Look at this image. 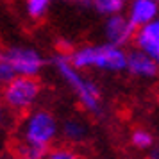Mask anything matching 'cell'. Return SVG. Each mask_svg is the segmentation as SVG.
<instances>
[{
	"label": "cell",
	"instance_id": "6da1fadb",
	"mask_svg": "<svg viewBox=\"0 0 159 159\" xmlns=\"http://www.w3.org/2000/svg\"><path fill=\"white\" fill-rule=\"evenodd\" d=\"M61 134L56 115L48 109H30L18 122L13 136V156L22 159H45Z\"/></svg>",
	"mask_w": 159,
	"mask_h": 159
},
{
	"label": "cell",
	"instance_id": "7a4b0ae2",
	"mask_svg": "<svg viewBox=\"0 0 159 159\" xmlns=\"http://www.w3.org/2000/svg\"><path fill=\"white\" fill-rule=\"evenodd\" d=\"M54 66H56L57 73L61 75V79L66 82V86L77 97L82 109L95 116L102 115V93L98 86L91 79L84 77L79 68H75L72 65L68 54H65V52L57 54L54 57Z\"/></svg>",
	"mask_w": 159,
	"mask_h": 159
},
{
	"label": "cell",
	"instance_id": "3957f363",
	"mask_svg": "<svg viewBox=\"0 0 159 159\" xmlns=\"http://www.w3.org/2000/svg\"><path fill=\"white\" fill-rule=\"evenodd\" d=\"M68 57L72 65L79 70H106V72H123L127 68V52L123 47L113 43H102V45H86L80 48H73Z\"/></svg>",
	"mask_w": 159,
	"mask_h": 159
},
{
	"label": "cell",
	"instance_id": "277c9868",
	"mask_svg": "<svg viewBox=\"0 0 159 159\" xmlns=\"http://www.w3.org/2000/svg\"><path fill=\"white\" fill-rule=\"evenodd\" d=\"M41 95V82L38 77L16 75L2 88V102L13 113H27L36 106Z\"/></svg>",
	"mask_w": 159,
	"mask_h": 159
},
{
	"label": "cell",
	"instance_id": "5b68a950",
	"mask_svg": "<svg viewBox=\"0 0 159 159\" xmlns=\"http://www.w3.org/2000/svg\"><path fill=\"white\" fill-rule=\"evenodd\" d=\"M2 56L11 63L16 75H25V77H38L47 65L41 52L32 47H22V45L9 47L2 52Z\"/></svg>",
	"mask_w": 159,
	"mask_h": 159
},
{
	"label": "cell",
	"instance_id": "8992f818",
	"mask_svg": "<svg viewBox=\"0 0 159 159\" xmlns=\"http://www.w3.org/2000/svg\"><path fill=\"white\" fill-rule=\"evenodd\" d=\"M134 34H136V27L130 23V20L127 16L116 13V15H111L106 18L104 36H106L107 43L125 47V45H129L134 39Z\"/></svg>",
	"mask_w": 159,
	"mask_h": 159
},
{
	"label": "cell",
	"instance_id": "52a82bcc",
	"mask_svg": "<svg viewBox=\"0 0 159 159\" xmlns=\"http://www.w3.org/2000/svg\"><path fill=\"white\" fill-rule=\"evenodd\" d=\"M130 75L139 77V79H156L159 75V63L152 59L143 50H130L127 52V68Z\"/></svg>",
	"mask_w": 159,
	"mask_h": 159
},
{
	"label": "cell",
	"instance_id": "ba28073f",
	"mask_svg": "<svg viewBox=\"0 0 159 159\" xmlns=\"http://www.w3.org/2000/svg\"><path fill=\"white\" fill-rule=\"evenodd\" d=\"M134 43H136V48L143 50L159 63V18L136 29Z\"/></svg>",
	"mask_w": 159,
	"mask_h": 159
},
{
	"label": "cell",
	"instance_id": "9c48e42d",
	"mask_svg": "<svg viewBox=\"0 0 159 159\" xmlns=\"http://www.w3.org/2000/svg\"><path fill=\"white\" fill-rule=\"evenodd\" d=\"M159 15V0H130L127 18L130 23L139 29L152 20H156Z\"/></svg>",
	"mask_w": 159,
	"mask_h": 159
},
{
	"label": "cell",
	"instance_id": "30bf717a",
	"mask_svg": "<svg viewBox=\"0 0 159 159\" xmlns=\"http://www.w3.org/2000/svg\"><path fill=\"white\" fill-rule=\"evenodd\" d=\"M61 136L68 143H82L88 138V125L79 118H68L61 123Z\"/></svg>",
	"mask_w": 159,
	"mask_h": 159
},
{
	"label": "cell",
	"instance_id": "8fae6325",
	"mask_svg": "<svg viewBox=\"0 0 159 159\" xmlns=\"http://www.w3.org/2000/svg\"><path fill=\"white\" fill-rule=\"evenodd\" d=\"M54 0H25V11L29 18L32 20H41L50 11Z\"/></svg>",
	"mask_w": 159,
	"mask_h": 159
},
{
	"label": "cell",
	"instance_id": "7c38bea8",
	"mask_svg": "<svg viewBox=\"0 0 159 159\" xmlns=\"http://www.w3.org/2000/svg\"><path fill=\"white\" fill-rule=\"evenodd\" d=\"M123 6L125 4H123L122 0H91V7L98 15H104V16H111V15H116V13H122Z\"/></svg>",
	"mask_w": 159,
	"mask_h": 159
},
{
	"label": "cell",
	"instance_id": "4fadbf2b",
	"mask_svg": "<svg viewBox=\"0 0 159 159\" xmlns=\"http://www.w3.org/2000/svg\"><path fill=\"white\" fill-rule=\"evenodd\" d=\"M130 141H132V145H134L136 148L147 150V148H152V145H154V136L145 129H136L132 132V136H130Z\"/></svg>",
	"mask_w": 159,
	"mask_h": 159
},
{
	"label": "cell",
	"instance_id": "5bb4252c",
	"mask_svg": "<svg viewBox=\"0 0 159 159\" xmlns=\"http://www.w3.org/2000/svg\"><path fill=\"white\" fill-rule=\"evenodd\" d=\"M45 159H84L77 150L70 147H52Z\"/></svg>",
	"mask_w": 159,
	"mask_h": 159
},
{
	"label": "cell",
	"instance_id": "9a60e30c",
	"mask_svg": "<svg viewBox=\"0 0 159 159\" xmlns=\"http://www.w3.org/2000/svg\"><path fill=\"white\" fill-rule=\"evenodd\" d=\"M15 77H16V73H15V70H13L11 63H9L7 59L2 56V52H0V88H4L6 84H9Z\"/></svg>",
	"mask_w": 159,
	"mask_h": 159
},
{
	"label": "cell",
	"instance_id": "2e32d148",
	"mask_svg": "<svg viewBox=\"0 0 159 159\" xmlns=\"http://www.w3.org/2000/svg\"><path fill=\"white\" fill-rule=\"evenodd\" d=\"M9 122V109L6 107L4 102H0V130L4 129Z\"/></svg>",
	"mask_w": 159,
	"mask_h": 159
},
{
	"label": "cell",
	"instance_id": "e0dca14e",
	"mask_svg": "<svg viewBox=\"0 0 159 159\" xmlns=\"http://www.w3.org/2000/svg\"><path fill=\"white\" fill-rule=\"evenodd\" d=\"M77 6H82V7H91V0H72Z\"/></svg>",
	"mask_w": 159,
	"mask_h": 159
},
{
	"label": "cell",
	"instance_id": "ac0fdd59",
	"mask_svg": "<svg viewBox=\"0 0 159 159\" xmlns=\"http://www.w3.org/2000/svg\"><path fill=\"white\" fill-rule=\"evenodd\" d=\"M148 159H159V148H154V150H150V154H148Z\"/></svg>",
	"mask_w": 159,
	"mask_h": 159
},
{
	"label": "cell",
	"instance_id": "d6986e66",
	"mask_svg": "<svg viewBox=\"0 0 159 159\" xmlns=\"http://www.w3.org/2000/svg\"><path fill=\"white\" fill-rule=\"evenodd\" d=\"M9 159H22V157H18V156H11Z\"/></svg>",
	"mask_w": 159,
	"mask_h": 159
},
{
	"label": "cell",
	"instance_id": "ffe728a7",
	"mask_svg": "<svg viewBox=\"0 0 159 159\" xmlns=\"http://www.w3.org/2000/svg\"><path fill=\"white\" fill-rule=\"evenodd\" d=\"M122 2H123V4H127V2H130V0H122Z\"/></svg>",
	"mask_w": 159,
	"mask_h": 159
}]
</instances>
